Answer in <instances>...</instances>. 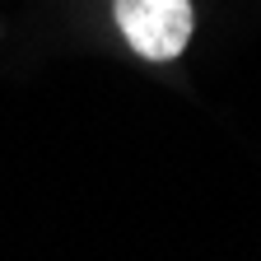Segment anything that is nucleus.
<instances>
[{
	"instance_id": "f257e3e1",
	"label": "nucleus",
	"mask_w": 261,
	"mask_h": 261,
	"mask_svg": "<svg viewBox=\"0 0 261 261\" xmlns=\"http://www.w3.org/2000/svg\"><path fill=\"white\" fill-rule=\"evenodd\" d=\"M112 19L121 28L126 47L140 61H177L191 47L196 5L191 0H112Z\"/></svg>"
}]
</instances>
